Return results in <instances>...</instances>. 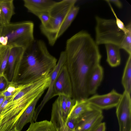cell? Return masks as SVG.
Masks as SVG:
<instances>
[{"label": "cell", "mask_w": 131, "mask_h": 131, "mask_svg": "<svg viewBox=\"0 0 131 131\" xmlns=\"http://www.w3.org/2000/svg\"><path fill=\"white\" fill-rule=\"evenodd\" d=\"M95 41L98 45L111 44L119 46L123 41L125 34L118 28L115 20L95 17Z\"/></svg>", "instance_id": "5b68a950"}, {"label": "cell", "mask_w": 131, "mask_h": 131, "mask_svg": "<svg viewBox=\"0 0 131 131\" xmlns=\"http://www.w3.org/2000/svg\"><path fill=\"white\" fill-rule=\"evenodd\" d=\"M8 131H18L16 128V127Z\"/></svg>", "instance_id": "8d00e7d4"}, {"label": "cell", "mask_w": 131, "mask_h": 131, "mask_svg": "<svg viewBox=\"0 0 131 131\" xmlns=\"http://www.w3.org/2000/svg\"><path fill=\"white\" fill-rule=\"evenodd\" d=\"M115 18V21L119 29L123 31L125 34L127 32L129 29L131 28V23L130 22L125 26L123 23L117 16L110 3L108 0H106Z\"/></svg>", "instance_id": "484cf974"}, {"label": "cell", "mask_w": 131, "mask_h": 131, "mask_svg": "<svg viewBox=\"0 0 131 131\" xmlns=\"http://www.w3.org/2000/svg\"><path fill=\"white\" fill-rule=\"evenodd\" d=\"M122 94L114 89L108 93L102 95L94 94L87 100L91 105L100 109H108L115 107L119 102Z\"/></svg>", "instance_id": "52a82bcc"}, {"label": "cell", "mask_w": 131, "mask_h": 131, "mask_svg": "<svg viewBox=\"0 0 131 131\" xmlns=\"http://www.w3.org/2000/svg\"><path fill=\"white\" fill-rule=\"evenodd\" d=\"M34 25L29 21H24L1 25V35L7 40V46L11 47H21L25 49L35 40Z\"/></svg>", "instance_id": "277c9868"}, {"label": "cell", "mask_w": 131, "mask_h": 131, "mask_svg": "<svg viewBox=\"0 0 131 131\" xmlns=\"http://www.w3.org/2000/svg\"><path fill=\"white\" fill-rule=\"evenodd\" d=\"M7 39L4 37L1 36H0V44L3 46H7Z\"/></svg>", "instance_id": "836d02e7"}, {"label": "cell", "mask_w": 131, "mask_h": 131, "mask_svg": "<svg viewBox=\"0 0 131 131\" xmlns=\"http://www.w3.org/2000/svg\"><path fill=\"white\" fill-rule=\"evenodd\" d=\"M116 106L119 131H131V99L130 94L124 91Z\"/></svg>", "instance_id": "8992f818"}, {"label": "cell", "mask_w": 131, "mask_h": 131, "mask_svg": "<svg viewBox=\"0 0 131 131\" xmlns=\"http://www.w3.org/2000/svg\"><path fill=\"white\" fill-rule=\"evenodd\" d=\"M5 98L6 97L3 95L1 93L0 94V105L4 101Z\"/></svg>", "instance_id": "e575fe53"}, {"label": "cell", "mask_w": 131, "mask_h": 131, "mask_svg": "<svg viewBox=\"0 0 131 131\" xmlns=\"http://www.w3.org/2000/svg\"><path fill=\"white\" fill-rule=\"evenodd\" d=\"M103 116L102 110L93 106L91 109L79 118L76 131H88L102 122Z\"/></svg>", "instance_id": "30bf717a"}, {"label": "cell", "mask_w": 131, "mask_h": 131, "mask_svg": "<svg viewBox=\"0 0 131 131\" xmlns=\"http://www.w3.org/2000/svg\"><path fill=\"white\" fill-rule=\"evenodd\" d=\"M41 22L40 25L45 26H46L49 23L50 17L48 13H42L38 17Z\"/></svg>", "instance_id": "f1b7e54d"}, {"label": "cell", "mask_w": 131, "mask_h": 131, "mask_svg": "<svg viewBox=\"0 0 131 131\" xmlns=\"http://www.w3.org/2000/svg\"><path fill=\"white\" fill-rule=\"evenodd\" d=\"M105 45L107 56L106 61L108 64L113 67L119 66L121 61L119 47L111 44Z\"/></svg>", "instance_id": "e0dca14e"}, {"label": "cell", "mask_w": 131, "mask_h": 131, "mask_svg": "<svg viewBox=\"0 0 131 131\" xmlns=\"http://www.w3.org/2000/svg\"><path fill=\"white\" fill-rule=\"evenodd\" d=\"M103 70L100 64L94 70L89 80L88 89L89 95L95 94L103 76Z\"/></svg>", "instance_id": "9a60e30c"}, {"label": "cell", "mask_w": 131, "mask_h": 131, "mask_svg": "<svg viewBox=\"0 0 131 131\" xmlns=\"http://www.w3.org/2000/svg\"><path fill=\"white\" fill-rule=\"evenodd\" d=\"M50 121L53 123L56 131H76L69 128L66 125L62 117L58 103L52 104ZM94 128L88 131H92Z\"/></svg>", "instance_id": "5bb4252c"}, {"label": "cell", "mask_w": 131, "mask_h": 131, "mask_svg": "<svg viewBox=\"0 0 131 131\" xmlns=\"http://www.w3.org/2000/svg\"><path fill=\"white\" fill-rule=\"evenodd\" d=\"M120 48L125 50L129 55H131V28L125 34Z\"/></svg>", "instance_id": "d4e9b609"}, {"label": "cell", "mask_w": 131, "mask_h": 131, "mask_svg": "<svg viewBox=\"0 0 131 131\" xmlns=\"http://www.w3.org/2000/svg\"><path fill=\"white\" fill-rule=\"evenodd\" d=\"M66 55L64 51L61 52L58 61L54 69L49 74L50 81L47 91L40 104L35 109L34 120L36 121L38 116L47 103L53 98V87L55 81L61 68L64 65Z\"/></svg>", "instance_id": "9c48e42d"}, {"label": "cell", "mask_w": 131, "mask_h": 131, "mask_svg": "<svg viewBox=\"0 0 131 131\" xmlns=\"http://www.w3.org/2000/svg\"><path fill=\"white\" fill-rule=\"evenodd\" d=\"M1 25H0V36L1 35ZM0 45H1V44H0Z\"/></svg>", "instance_id": "74e56055"}, {"label": "cell", "mask_w": 131, "mask_h": 131, "mask_svg": "<svg viewBox=\"0 0 131 131\" xmlns=\"http://www.w3.org/2000/svg\"><path fill=\"white\" fill-rule=\"evenodd\" d=\"M26 131H56V130L50 121L45 120L31 123Z\"/></svg>", "instance_id": "ffe728a7"}, {"label": "cell", "mask_w": 131, "mask_h": 131, "mask_svg": "<svg viewBox=\"0 0 131 131\" xmlns=\"http://www.w3.org/2000/svg\"><path fill=\"white\" fill-rule=\"evenodd\" d=\"M64 95L72 97V88L70 77L66 66L64 65L60 70L53 87L52 97Z\"/></svg>", "instance_id": "ba28073f"}, {"label": "cell", "mask_w": 131, "mask_h": 131, "mask_svg": "<svg viewBox=\"0 0 131 131\" xmlns=\"http://www.w3.org/2000/svg\"><path fill=\"white\" fill-rule=\"evenodd\" d=\"M64 51V65L72 83V98L75 101L87 99L89 78L101 58L98 45L88 33L82 30L67 40Z\"/></svg>", "instance_id": "6da1fadb"}, {"label": "cell", "mask_w": 131, "mask_h": 131, "mask_svg": "<svg viewBox=\"0 0 131 131\" xmlns=\"http://www.w3.org/2000/svg\"><path fill=\"white\" fill-rule=\"evenodd\" d=\"M11 47L0 45V75L3 74L7 65Z\"/></svg>", "instance_id": "7402d4cb"}, {"label": "cell", "mask_w": 131, "mask_h": 131, "mask_svg": "<svg viewBox=\"0 0 131 131\" xmlns=\"http://www.w3.org/2000/svg\"><path fill=\"white\" fill-rule=\"evenodd\" d=\"M75 101V100L72 97L67 96L66 100V107L68 116L74 105Z\"/></svg>", "instance_id": "f546056e"}, {"label": "cell", "mask_w": 131, "mask_h": 131, "mask_svg": "<svg viewBox=\"0 0 131 131\" xmlns=\"http://www.w3.org/2000/svg\"><path fill=\"white\" fill-rule=\"evenodd\" d=\"M57 63L44 41L35 40L25 49L13 82L24 85L37 81L49 75Z\"/></svg>", "instance_id": "7a4b0ae2"}, {"label": "cell", "mask_w": 131, "mask_h": 131, "mask_svg": "<svg viewBox=\"0 0 131 131\" xmlns=\"http://www.w3.org/2000/svg\"><path fill=\"white\" fill-rule=\"evenodd\" d=\"M24 85H19L14 82L10 83L6 89L1 93L5 97L14 96L21 89Z\"/></svg>", "instance_id": "603a6c76"}, {"label": "cell", "mask_w": 131, "mask_h": 131, "mask_svg": "<svg viewBox=\"0 0 131 131\" xmlns=\"http://www.w3.org/2000/svg\"><path fill=\"white\" fill-rule=\"evenodd\" d=\"M13 96H10L6 97L4 101L0 105V115L1 114L5 106L8 103L12 100Z\"/></svg>", "instance_id": "1f68e13d"}, {"label": "cell", "mask_w": 131, "mask_h": 131, "mask_svg": "<svg viewBox=\"0 0 131 131\" xmlns=\"http://www.w3.org/2000/svg\"><path fill=\"white\" fill-rule=\"evenodd\" d=\"M77 0H64L56 2L49 11L50 19L45 26L40 25L42 33L47 38L49 43L53 46L57 38L58 31L67 16L75 6Z\"/></svg>", "instance_id": "3957f363"}, {"label": "cell", "mask_w": 131, "mask_h": 131, "mask_svg": "<svg viewBox=\"0 0 131 131\" xmlns=\"http://www.w3.org/2000/svg\"><path fill=\"white\" fill-rule=\"evenodd\" d=\"M66 97L65 95H60L58 96L56 99L59 103L62 117L65 122L68 116L66 107Z\"/></svg>", "instance_id": "cb8c5ba5"}, {"label": "cell", "mask_w": 131, "mask_h": 131, "mask_svg": "<svg viewBox=\"0 0 131 131\" xmlns=\"http://www.w3.org/2000/svg\"><path fill=\"white\" fill-rule=\"evenodd\" d=\"M106 124L104 122H101L97 125L92 131H105Z\"/></svg>", "instance_id": "4dcf8cb0"}, {"label": "cell", "mask_w": 131, "mask_h": 131, "mask_svg": "<svg viewBox=\"0 0 131 131\" xmlns=\"http://www.w3.org/2000/svg\"><path fill=\"white\" fill-rule=\"evenodd\" d=\"M122 83L125 91L130 94L131 91V55H129L122 76Z\"/></svg>", "instance_id": "d6986e66"}, {"label": "cell", "mask_w": 131, "mask_h": 131, "mask_svg": "<svg viewBox=\"0 0 131 131\" xmlns=\"http://www.w3.org/2000/svg\"><path fill=\"white\" fill-rule=\"evenodd\" d=\"M10 83L4 74L0 75V94L6 89Z\"/></svg>", "instance_id": "4316f807"}, {"label": "cell", "mask_w": 131, "mask_h": 131, "mask_svg": "<svg viewBox=\"0 0 131 131\" xmlns=\"http://www.w3.org/2000/svg\"><path fill=\"white\" fill-rule=\"evenodd\" d=\"M79 7L74 6L69 13L58 31L57 38H59L66 31L75 18L79 10Z\"/></svg>", "instance_id": "44dd1931"}, {"label": "cell", "mask_w": 131, "mask_h": 131, "mask_svg": "<svg viewBox=\"0 0 131 131\" xmlns=\"http://www.w3.org/2000/svg\"><path fill=\"white\" fill-rule=\"evenodd\" d=\"M92 107L93 106L88 103L87 99L75 100L67 118H79Z\"/></svg>", "instance_id": "2e32d148"}, {"label": "cell", "mask_w": 131, "mask_h": 131, "mask_svg": "<svg viewBox=\"0 0 131 131\" xmlns=\"http://www.w3.org/2000/svg\"><path fill=\"white\" fill-rule=\"evenodd\" d=\"M0 117H1V116H0Z\"/></svg>", "instance_id": "f35d334b"}, {"label": "cell", "mask_w": 131, "mask_h": 131, "mask_svg": "<svg viewBox=\"0 0 131 131\" xmlns=\"http://www.w3.org/2000/svg\"><path fill=\"white\" fill-rule=\"evenodd\" d=\"M0 25H3V22L1 15V12L0 7Z\"/></svg>", "instance_id": "d590c367"}, {"label": "cell", "mask_w": 131, "mask_h": 131, "mask_svg": "<svg viewBox=\"0 0 131 131\" xmlns=\"http://www.w3.org/2000/svg\"><path fill=\"white\" fill-rule=\"evenodd\" d=\"M23 2L28 11L37 17L42 13H48L56 2L50 0H24Z\"/></svg>", "instance_id": "7c38bea8"}, {"label": "cell", "mask_w": 131, "mask_h": 131, "mask_svg": "<svg viewBox=\"0 0 131 131\" xmlns=\"http://www.w3.org/2000/svg\"><path fill=\"white\" fill-rule=\"evenodd\" d=\"M13 0H0L3 25L10 23L12 16L15 14V7Z\"/></svg>", "instance_id": "ac0fdd59"}, {"label": "cell", "mask_w": 131, "mask_h": 131, "mask_svg": "<svg viewBox=\"0 0 131 131\" xmlns=\"http://www.w3.org/2000/svg\"><path fill=\"white\" fill-rule=\"evenodd\" d=\"M79 118H67L65 124L69 128L75 130L78 125Z\"/></svg>", "instance_id": "83f0119b"}, {"label": "cell", "mask_w": 131, "mask_h": 131, "mask_svg": "<svg viewBox=\"0 0 131 131\" xmlns=\"http://www.w3.org/2000/svg\"><path fill=\"white\" fill-rule=\"evenodd\" d=\"M42 95L39 96L31 103L21 116L16 126V128L18 131H21L24 126L27 123L34 122L35 107Z\"/></svg>", "instance_id": "4fadbf2b"}, {"label": "cell", "mask_w": 131, "mask_h": 131, "mask_svg": "<svg viewBox=\"0 0 131 131\" xmlns=\"http://www.w3.org/2000/svg\"><path fill=\"white\" fill-rule=\"evenodd\" d=\"M25 49L21 47L10 48L7 65L3 74L9 83L13 82L17 67Z\"/></svg>", "instance_id": "8fae6325"}, {"label": "cell", "mask_w": 131, "mask_h": 131, "mask_svg": "<svg viewBox=\"0 0 131 131\" xmlns=\"http://www.w3.org/2000/svg\"><path fill=\"white\" fill-rule=\"evenodd\" d=\"M110 2H111L114 4L118 8H121L123 7V5L121 2L118 0H108Z\"/></svg>", "instance_id": "d6a6232c"}]
</instances>
